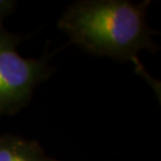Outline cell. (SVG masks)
Returning <instances> with one entry per match:
<instances>
[{
	"instance_id": "cell-1",
	"label": "cell",
	"mask_w": 161,
	"mask_h": 161,
	"mask_svg": "<svg viewBox=\"0 0 161 161\" xmlns=\"http://www.w3.org/2000/svg\"><path fill=\"white\" fill-rule=\"evenodd\" d=\"M149 0H79L67 7L58 22V28L85 53L99 58L132 62L138 74L156 84L146 73L138 58L141 50L156 53L153 40L158 34L147 24L146 13Z\"/></svg>"
},
{
	"instance_id": "cell-2",
	"label": "cell",
	"mask_w": 161,
	"mask_h": 161,
	"mask_svg": "<svg viewBox=\"0 0 161 161\" xmlns=\"http://www.w3.org/2000/svg\"><path fill=\"white\" fill-rule=\"evenodd\" d=\"M0 19V116L16 115L30 103L36 87L54 73L49 54L23 58L17 48L26 37L5 29Z\"/></svg>"
},
{
	"instance_id": "cell-3",
	"label": "cell",
	"mask_w": 161,
	"mask_h": 161,
	"mask_svg": "<svg viewBox=\"0 0 161 161\" xmlns=\"http://www.w3.org/2000/svg\"><path fill=\"white\" fill-rule=\"evenodd\" d=\"M0 161H58L49 156L36 140L17 135L0 136Z\"/></svg>"
},
{
	"instance_id": "cell-4",
	"label": "cell",
	"mask_w": 161,
	"mask_h": 161,
	"mask_svg": "<svg viewBox=\"0 0 161 161\" xmlns=\"http://www.w3.org/2000/svg\"><path fill=\"white\" fill-rule=\"evenodd\" d=\"M17 3L13 0H0V19L4 20L6 17L11 16L16 11Z\"/></svg>"
}]
</instances>
